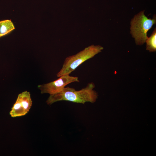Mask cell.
<instances>
[{"instance_id":"8","label":"cell","mask_w":156,"mask_h":156,"mask_svg":"<svg viewBox=\"0 0 156 156\" xmlns=\"http://www.w3.org/2000/svg\"><path fill=\"white\" fill-rule=\"evenodd\" d=\"M1 37L0 36V38Z\"/></svg>"},{"instance_id":"2","label":"cell","mask_w":156,"mask_h":156,"mask_svg":"<svg viewBox=\"0 0 156 156\" xmlns=\"http://www.w3.org/2000/svg\"><path fill=\"white\" fill-rule=\"evenodd\" d=\"M103 49V47L100 45H92L75 55L66 57L57 76L59 77L69 75L80 65L101 52Z\"/></svg>"},{"instance_id":"1","label":"cell","mask_w":156,"mask_h":156,"mask_svg":"<svg viewBox=\"0 0 156 156\" xmlns=\"http://www.w3.org/2000/svg\"><path fill=\"white\" fill-rule=\"evenodd\" d=\"M94 88L93 82L89 83L86 87L79 90L68 87H64L59 92L50 95L46 102L49 105L62 101L83 104L87 102L93 103L98 97L97 93L93 90Z\"/></svg>"},{"instance_id":"7","label":"cell","mask_w":156,"mask_h":156,"mask_svg":"<svg viewBox=\"0 0 156 156\" xmlns=\"http://www.w3.org/2000/svg\"><path fill=\"white\" fill-rule=\"evenodd\" d=\"M146 50L150 52H155L156 51V29L155 28L149 37L147 38Z\"/></svg>"},{"instance_id":"4","label":"cell","mask_w":156,"mask_h":156,"mask_svg":"<svg viewBox=\"0 0 156 156\" xmlns=\"http://www.w3.org/2000/svg\"><path fill=\"white\" fill-rule=\"evenodd\" d=\"M54 81L38 85V87L41 94L48 93L53 94L61 91L68 84L74 82H79L78 78L65 75Z\"/></svg>"},{"instance_id":"6","label":"cell","mask_w":156,"mask_h":156,"mask_svg":"<svg viewBox=\"0 0 156 156\" xmlns=\"http://www.w3.org/2000/svg\"><path fill=\"white\" fill-rule=\"evenodd\" d=\"M14 26L11 20L0 21V36H3L13 30Z\"/></svg>"},{"instance_id":"3","label":"cell","mask_w":156,"mask_h":156,"mask_svg":"<svg viewBox=\"0 0 156 156\" xmlns=\"http://www.w3.org/2000/svg\"><path fill=\"white\" fill-rule=\"evenodd\" d=\"M142 11L135 15L131 22L130 33L137 45H141L146 42L148 31L156 24V16L148 18Z\"/></svg>"},{"instance_id":"5","label":"cell","mask_w":156,"mask_h":156,"mask_svg":"<svg viewBox=\"0 0 156 156\" xmlns=\"http://www.w3.org/2000/svg\"><path fill=\"white\" fill-rule=\"evenodd\" d=\"M32 104L29 92L27 91L23 92L18 95L10 114L13 118L24 116L29 112Z\"/></svg>"}]
</instances>
